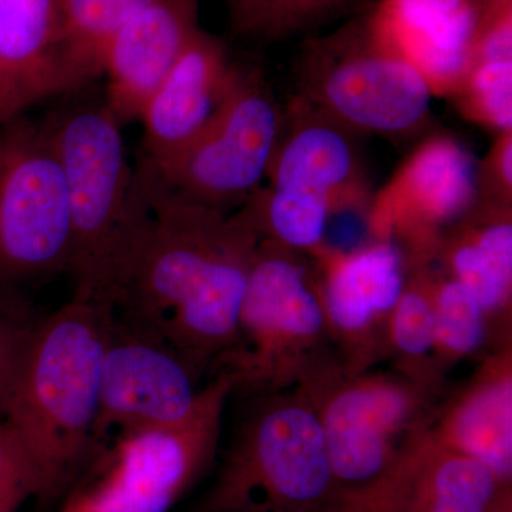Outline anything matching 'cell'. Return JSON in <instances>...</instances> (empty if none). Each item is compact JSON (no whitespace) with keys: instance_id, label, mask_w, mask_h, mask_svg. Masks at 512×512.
I'll return each instance as SVG.
<instances>
[{"instance_id":"1","label":"cell","mask_w":512,"mask_h":512,"mask_svg":"<svg viewBox=\"0 0 512 512\" xmlns=\"http://www.w3.org/2000/svg\"><path fill=\"white\" fill-rule=\"evenodd\" d=\"M148 197L153 218L114 315L163 340L201 377L237 335L259 238L238 212L220 214L153 192Z\"/></svg>"},{"instance_id":"2","label":"cell","mask_w":512,"mask_h":512,"mask_svg":"<svg viewBox=\"0 0 512 512\" xmlns=\"http://www.w3.org/2000/svg\"><path fill=\"white\" fill-rule=\"evenodd\" d=\"M113 306L72 296L30 328L2 403L35 464L42 504L62 500L96 454L101 359Z\"/></svg>"},{"instance_id":"3","label":"cell","mask_w":512,"mask_h":512,"mask_svg":"<svg viewBox=\"0 0 512 512\" xmlns=\"http://www.w3.org/2000/svg\"><path fill=\"white\" fill-rule=\"evenodd\" d=\"M46 121L69 192L72 296L114 306L153 218L146 185L104 101L76 104Z\"/></svg>"},{"instance_id":"4","label":"cell","mask_w":512,"mask_h":512,"mask_svg":"<svg viewBox=\"0 0 512 512\" xmlns=\"http://www.w3.org/2000/svg\"><path fill=\"white\" fill-rule=\"evenodd\" d=\"M296 387L322 426L335 512H377L404 458L430 429L444 389L396 370L349 372L335 353L306 370Z\"/></svg>"},{"instance_id":"5","label":"cell","mask_w":512,"mask_h":512,"mask_svg":"<svg viewBox=\"0 0 512 512\" xmlns=\"http://www.w3.org/2000/svg\"><path fill=\"white\" fill-rule=\"evenodd\" d=\"M247 399L197 512H335L325 436L308 396L295 386Z\"/></svg>"},{"instance_id":"6","label":"cell","mask_w":512,"mask_h":512,"mask_svg":"<svg viewBox=\"0 0 512 512\" xmlns=\"http://www.w3.org/2000/svg\"><path fill=\"white\" fill-rule=\"evenodd\" d=\"M303 254L259 239L231 348L212 369L227 373L234 394L281 392L335 353L315 269Z\"/></svg>"},{"instance_id":"7","label":"cell","mask_w":512,"mask_h":512,"mask_svg":"<svg viewBox=\"0 0 512 512\" xmlns=\"http://www.w3.org/2000/svg\"><path fill=\"white\" fill-rule=\"evenodd\" d=\"M232 396L231 377L215 373L183 423L113 437L64 494L57 512L170 511L214 463Z\"/></svg>"},{"instance_id":"8","label":"cell","mask_w":512,"mask_h":512,"mask_svg":"<svg viewBox=\"0 0 512 512\" xmlns=\"http://www.w3.org/2000/svg\"><path fill=\"white\" fill-rule=\"evenodd\" d=\"M72 222L62 161L47 121L0 124V293L69 274Z\"/></svg>"},{"instance_id":"9","label":"cell","mask_w":512,"mask_h":512,"mask_svg":"<svg viewBox=\"0 0 512 512\" xmlns=\"http://www.w3.org/2000/svg\"><path fill=\"white\" fill-rule=\"evenodd\" d=\"M284 130V116L261 73L238 66L207 130L173 163L140 174L148 192L229 215L259 191Z\"/></svg>"},{"instance_id":"10","label":"cell","mask_w":512,"mask_h":512,"mask_svg":"<svg viewBox=\"0 0 512 512\" xmlns=\"http://www.w3.org/2000/svg\"><path fill=\"white\" fill-rule=\"evenodd\" d=\"M301 67L305 101L352 130L397 136L416 130L429 116L430 84L384 45L366 15L311 40Z\"/></svg>"},{"instance_id":"11","label":"cell","mask_w":512,"mask_h":512,"mask_svg":"<svg viewBox=\"0 0 512 512\" xmlns=\"http://www.w3.org/2000/svg\"><path fill=\"white\" fill-rule=\"evenodd\" d=\"M357 154L348 127L311 109L282 130L268 175L239 214L259 239L313 254L323 247L330 214L357 177Z\"/></svg>"},{"instance_id":"12","label":"cell","mask_w":512,"mask_h":512,"mask_svg":"<svg viewBox=\"0 0 512 512\" xmlns=\"http://www.w3.org/2000/svg\"><path fill=\"white\" fill-rule=\"evenodd\" d=\"M201 377L163 340L114 315L101 359L96 453L126 431L183 423L197 410Z\"/></svg>"},{"instance_id":"13","label":"cell","mask_w":512,"mask_h":512,"mask_svg":"<svg viewBox=\"0 0 512 512\" xmlns=\"http://www.w3.org/2000/svg\"><path fill=\"white\" fill-rule=\"evenodd\" d=\"M315 275L330 342L349 372L387 359L389 323L409 281V256L392 238H376L353 252L320 248Z\"/></svg>"},{"instance_id":"14","label":"cell","mask_w":512,"mask_h":512,"mask_svg":"<svg viewBox=\"0 0 512 512\" xmlns=\"http://www.w3.org/2000/svg\"><path fill=\"white\" fill-rule=\"evenodd\" d=\"M480 168L448 136L430 138L407 158L373 211L377 238H392L412 264H429L441 235L476 207Z\"/></svg>"},{"instance_id":"15","label":"cell","mask_w":512,"mask_h":512,"mask_svg":"<svg viewBox=\"0 0 512 512\" xmlns=\"http://www.w3.org/2000/svg\"><path fill=\"white\" fill-rule=\"evenodd\" d=\"M237 70L224 42L198 30L138 120L141 174L167 167L201 137L227 100Z\"/></svg>"},{"instance_id":"16","label":"cell","mask_w":512,"mask_h":512,"mask_svg":"<svg viewBox=\"0 0 512 512\" xmlns=\"http://www.w3.org/2000/svg\"><path fill=\"white\" fill-rule=\"evenodd\" d=\"M483 13L484 0H380L366 19L434 94L457 93L473 62Z\"/></svg>"},{"instance_id":"17","label":"cell","mask_w":512,"mask_h":512,"mask_svg":"<svg viewBox=\"0 0 512 512\" xmlns=\"http://www.w3.org/2000/svg\"><path fill=\"white\" fill-rule=\"evenodd\" d=\"M200 0H151L114 37L104 56V104L121 126L148 100L200 30Z\"/></svg>"},{"instance_id":"18","label":"cell","mask_w":512,"mask_h":512,"mask_svg":"<svg viewBox=\"0 0 512 512\" xmlns=\"http://www.w3.org/2000/svg\"><path fill=\"white\" fill-rule=\"evenodd\" d=\"M77 90L62 0H0V124Z\"/></svg>"},{"instance_id":"19","label":"cell","mask_w":512,"mask_h":512,"mask_svg":"<svg viewBox=\"0 0 512 512\" xmlns=\"http://www.w3.org/2000/svg\"><path fill=\"white\" fill-rule=\"evenodd\" d=\"M430 433L512 485V345L485 356L466 386L441 400Z\"/></svg>"},{"instance_id":"20","label":"cell","mask_w":512,"mask_h":512,"mask_svg":"<svg viewBox=\"0 0 512 512\" xmlns=\"http://www.w3.org/2000/svg\"><path fill=\"white\" fill-rule=\"evenodd\" d=\"M377 512H512V485L423 434L404 458Z\"/></svg>"},{"instance_id":"21","label":"cell","mask_w":512,"mask_h":512,"mask_svg":"<svg viewBox=\"0 0 512 512\" xmlns=\"http://www.w3.org/2000/svg\"><path fill=\"white\" fill-rule=\"evenodd\" d=\"M446 274L460 282L483 306L493 348L511 345L512 222L510 205L490 202L474 208L441 235L436 254Z\"/></svg>"},{"instance_id":"22","label":"cell","mask_w":512,"mask_h":512,"mask_svg":"<svg viewBox=\"0 0 512 512\" xmlns=\"http://www.w3.org/2000/svg\"><path fill=\"white\" fill-rule=\"evenodd\" d=\"M387 359L393 360V370L414 382L444 389V376L437 366L436 319L427 264L410 269L406 289L390 318Z\"/></svg>"},{"instance_id":"23","label":"cell","mask_w":512,"mask_h":512,"mask_svg":"<svg viewBox=\"0 0 512 512\" xmlns=\"http://www.w3.org/2000/svg\"><path fill=\"white\" fill-rule=\"evenodd\" d=\"M151 0H62L64 42L82 87L103 76L104 56L120 29Z\"/></svg>"},{"instance_id":"24","label":"cell","mask_w":512,"mask_h":512,"mask_svg":"<svg viewBox=\"0 0 512 512\" xmlns=\"http://www.w3.org/2000/svg\"><path fill=\"white\" fill-rule=\"evenodd\" d=\"M436 319L437 366L441 375L493 342L487 313L477 299L450 275L430 271Z\"/></svg>"},{"instance_id":"25","label":"cell","mask_w":512,"mask_h":512,"mask_svg":"<svg viewBox=\"0 0 512 512\" xmlns=\"http://www.w3.org/2000/svg\"><path fill=\"white\" fill-rule=\"evenodd\" d=\"M235 35L275 42L309 32L346 13L353 0H222Z\"/></svg>"},{"instance_id":"26","label":"cell","mask_w":512,"mask_h":512,"mask_svg":"<svg viewBox=\"0 0 512 512\" xmlns=\"http://www.w3.org/2000/svg\"><path fill=\"white\" fill-rule=\"evenodd\" d=\"M457 93L473 119L500 133L512 130V60L471 64Z\"/></svg>"},{"instance_id":"27","label":"cell","mask_w":512,"mask_h":512,"mask_svg":"<svg viewBox=\"0 0 512 512\" xmlns=\"http://www.w3.org/2000/svg\"><path fill=\"white\" fill-rule=\"evenodd\" d=\"M30 498L40 500L39 474L18 434L0 419V512H18Z\"/></svg>"},{"instance_id":"28","label":"cell","mask_w":512,"mask_h":512,"mask_svg":"<svg viewBox=\"0 0 512 512\" xmlns=\"http://www.w3.org/2000/svg\"><path fill=\"white\" fill-rule=\"evenodd\" d=\"M32 323L18 319L12 308L0 305V403L18 369Z\"/></svg>"},{"instance_id":"29","label":"cell","mask_w":512,"mask_h":512,"mask_svg":"<svg viewBox=\"0 0 512 512\" xmlns=\"http://www.w3.org/2000/svg\"><path fill=\"white\" fill-rule=\"evenodd\" d=\"M511 131L501 133L493 153L488 158L487 180L495 187V200L507 201L511 198L512 187V136Z\"/></svg>"}]
</instances>
